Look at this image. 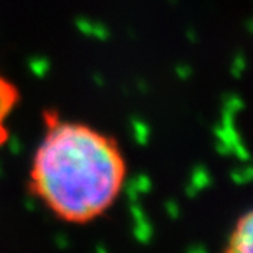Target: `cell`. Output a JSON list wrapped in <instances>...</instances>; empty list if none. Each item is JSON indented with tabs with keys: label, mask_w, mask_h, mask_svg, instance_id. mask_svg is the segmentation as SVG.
Returning a JSON list of instances; mask_svg holds the SVG:
<instances>
[{
	"label": "cell",
	"mask_w": 253,
	"mask_h": 253,
	"mask_svg": "<svg viewBox=\"0 0 253 253\" xmlns=\"http://www.w3.org/2000/svg\"><path fill=\"white\" fill-rule=\"evenodd\" d=\"M20 102L17 84L0 74V146L8 138V120Z\"/></svg>",
	"instance_id": "7a4b0ae2"
},
{
	"label": "cell",
	"mask_w": 253,
	"mask_h": 253,
	"mask_svg": "<svg viewBox=\"0 0 253 253\" xmlns=\"http://www.w3.org/2000/svg\"><path fill=\"white\" fill-rule=\"evenodd\" d=\"M222 253H253V219L250 211L237 219Z\"/></svg>",
	"instance_id": "3957f363"
},
{
	"label": "cell",
	"mask_w": 253,
	"mask_h": 253,
	"mask_svg": "<svg viewBox=\"0 0 253 253\" xmlns=\"http://www.w3.org/2000/svg\"><path fill=\"white\" fill-rule=\"evenodd\" d=\"M128 165L112 135L44 112V133L32 156L28 189L56 219L85 225L112 209L124 191Z\"/></svg>",
	"instance_id": "6da1fadb"
}]
</instances>
